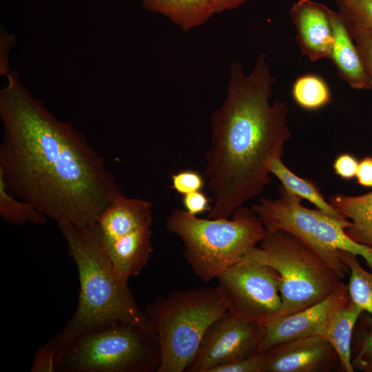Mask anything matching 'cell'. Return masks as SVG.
<instances>
[{"mask_svg":"<svg viewBox=\"0 0 372 372\" xmlns=\"http://www.w3.org/2000/svg\"><path fill=\"white\" fill-rule=\"evenodd\" d=\"M0 92V174L9 191L56 223L87 226L121 193L85 137L34 98L17 74Z\"/></svg>","mask_w":372,"mask_h":372,"instance_id":"1","label":"cell"},{"mask_svg":"<svg viewBox=\"0 0 372 372\" xmlns=\"http://www.w3.org/2000/svg\"><path fill=\"white\" fill-rule=\"evenodd\" d=\"M275 82L265 53L247 75L240 62L230 66L226 97L211 116L205 176L214 199L207 218H229L271 182L269 166L291 136L287 103L270 101Z\"/></svg>","mask_w":372,"mask_h":372,"instance_id":"2","label":"cell"},{"mask_svg":"<svg viewBox=\"0 0 372 372\" xmlns=\"http://www.w3.org/2000/svg\"><path fill=\"white\" fill-rule=\"evenodd\" d=\"M57 225L76 265L80 285L73 316L51 338L58 351L79 334L107 324L123 322L154 327L139 309L127 284L116 274L96 223L87 226Z\"/></svg>","mask_w":372,"mask_h":372,"instance_id":"3","label":"cell"},{"mask_svg":"<svg viewBox=\"0 0 372 372\" xmlns=\"http://www.w3.org/2000/svg\"><path fill=\"white\" fill-rule=\"evenodd\" d=\"M166 227L181 240L186 261L205 282L217 278L267 234L251 208L245 206L227 218H201L176 209L167 218Z\"/></svg>","mask_w":372,"mask_h":372,"instance_id":"4","label":"cell"},{"mask_svg":"<svg viewBox=\"0 0 372 372\" xmlns=\"http://www.w3.org/2000/svg\"><path fill=\"white\" fill-rule=\"evenodd\" d=\"M227 312L218 287L174 291L149 304L161 352L156 371H187L208 329Z\"/></svg>","mask_w":372,"mask_h":372,"instance_id":"5","label":"cell"},{"mask_svg":"<svg viewBox=\"0 0 372 372\" xmlns=\"http://www.w3.org/2000/svg\"><path fill=\"white\" fill-rule=\"evenodd\" d=\"M160 360L154 327L117 322L72 339L58 351L54 371L150 372Z\"/></svg>","mask_w":372,"mask_h":372,"instance_id":"6","label":"cell"},{"mask_svg":"<svg viewBox=\"0 0 372 372\" xmlns=\"http://www.w3.org/2000/svg\"><path fill=\"white\" fill-rule=\"evenodd\" d=\"M243 258L267 265L277 271L282 303L280 316L319 302L343 283L338 273L314 251L284 231H267L260 246Z\"/></svg>","mask_w":372,"mask_h":372,"instance_id":"7","label":"cell"},{"mask_svg":"<svg viewBox=\"0 0 372 372\" xmlns=\"http://www.w3.org/2000/svg\"><path fill=\"white\" fill-rule=\"evenodd\" d=\"M228 312L264 326L280 316L279 276L271 267L242 258L217 278Z\"/></svg>","mask_w":372,"mask_h":372,"instance_id":"8","label":"cell"},{"mask_svg":"<svg viewBox=\"0 0 372 372\" xmlns=\"http://www.w3.org/2000/svg\"><path fill=\"white\" fill-rule=\"evenodd\" d=\"M264 333V326L227 312L208 329L187 371L210 372L219 365L261 353Z\"/></svg>","mask_w":372,"mask_h":372,"instance_id":"9","label":"cell"},{"mask_svg":"<svg viewBox=\"0 0 372 372\" xmlns=\"http://www.w3.org/2000/svg\"><path fill=\"white\" fill-rule=\"evenodd\" d=\"M344 282L331 295L307 308L273 319L264 325L260 352L278 344L311 335H321L335 313L350 301Z\"/></svg>","mask_w":372,"mask_h":372,"instance_id":"10","label":"cell"},{"mask_svg":"<svg viewBox=\"0 0 372 372\" xmlns=\"http://www.w3.org/2000/svg\"><path fill=\"white\" fill-rule=\"evenodd\" d=\"M266 352L263 372H332L340 369L337 353L321 335L291 340Z\"/></svg>","mask_w":372,"mask_h":372,"instance_id":"11","label":"cell"},{"mask_svg":"<svg viewBox=\"0 0 372 372\" xmlns=\"http://www.w3.org/2000/svg\"><path fill=\"white\" fill-rule=\"evenodd\" d=\"M331 9L313 0H297L290 8L301 52L311 61L329 59L333 45Z\"/></svg>","mask_w":372,"mask_h":372,"instance_id":"12","label":"cell"},{"mask_svg":"<svg viewBox=\"0 0 372 372\" xmlns=\"http://www.w3.org/2000/svg\"><path fill=\"white\" fill-rule=\"evenodd\" d=\"M152 220L151 202L127 198L122 192L104 209L96 225L105 242L152 225Z\"/></svg>","mask_w":372,"mask_h":372,"instance_id":"13","label":"cell"},{"mask_svg":"<svg viewBox=\"0 0 372 372\" xmlns=\"http://www.w3.org/2000/svg\"><path fill=\"white\" fill-rule=\"evenodd\" d=\"M151 227H143L114 240L103 241L115 273L124 284L139 274L147 264L153 251Z\"/></svg>","mask_w":372,"mask_h":372,"instance_id":"14","label":"cell"},{"mask_svg":"<svg viewBox=\"0 0 372 372\" xmlns=\"http://www.w3.org/2000/svg\"><path fill=\"white\" fill-rule=\"evenodd\" d=\"M331 20L334 41L330 59L339 76L354 89H371V79L343 17L331 10Z\"/></svg>","mask_w":372,"mask_h":372,"instance_id":"15","label":"cell"},{"mask_svg":"<svg viewBox=\"0 0 372 372\" xmlns=\"http://www.w3.org/2000/svg\"><path fill=\"white\" fill-rule=\"evenodd\" d=\"M329 203L345 218L349 226L345 232L353 241L372 249V191L362 195L338 194Z\"/></svg>","mask_w":372,"mask_h":372,"instance_id":"16","label":"cell"},{"mask_svg":"<svg viewBox=\"0 0 372 372\" xmlns=\"http://www.w3.org/2000/svg\"><path fill=\"white\" fill-rule=\"evenodd\" d=\"M363 311L351 300L333 316L322 336L338 354L340 371L353 372L351 347L353 331Z\"/></svg>","mask_w":372,"mask_h":372,"instance_id":"17","label":"cell"},{"mask_svg":"<svg viewBox=\"0 0 372 372\" xmlns=\"http://www.w3.org/2000/svg\"><path fill=\"white\" fill-rule=\"evenodd\" d=\"M142 7L165 16L183 32L203 25L214 14L209 0H143Z\"/></svg>","mask_w":372,"mask_h":372,"instance_id":"18","label":"cell"},{"mask_svg":"<svg viewBox=\"0 0 372 372\" xmlns=\"http://www.w3.org/2000/svg\"><path fill=\"white\" fill-rule=\"evenodd\" d=\"M269 172L291 194L309 201L317 209L334 218L340 220L347 219L325 200L319 188L312 180L296 175L283 163L281 158L272 161L269 166Z\"/></svg>","mask_w":372,"mask_h":372,"instance_id":"19","label":"cell"},{"mask_svg":"<svg viewBox=\"0 0 372 372\" xmlns=\"http://www.w3.org/2000/svg\"><path fill=\"white\" fill-rule=\"evenodd\" d=\"M339 256L350 272L347 288L351 300L372 319V272L361 266L357 256L341 250Z\"/></svg>","mask_w":372,"mask_h":372,"instance_id":"20","label":"cell"},{"mask_svg":"<svg viewBox=\"0 0 372 372\" xmlns=\"http://www.w3.org/2000/svg\"><path fill=\"white\" fill-rule=\"evenodd\" d=\"M296 103L307 110H316L331 102L330 89L324 79L313 74L299 76L292 87Z\"/></svg>","mask_w":372,"mask_h":372,"instance_id":"21","label":"cell"},{"mask_svg":"<svg viewBox=\"0 0 372 372\" xmlns=\"http://www.w3.org/2000/svg\"><path fill=\"white\" fill-rule=\"evenodd\" d=\"M0 216L8 223L16 225L25 223L43 225L46 223L47 218L32 204L18 200L11 196L1 174Z\"/></svg>","mask_w":372,"mask_h":372,"instance_id":"22","label":"cell"},{"mask_svg":"<svg viewBox=\"0 0 372 372\" xmlns=\"http://www.w3.org/2000/svg\"><path fill=\"white\" fill-rule=\"evenodd\" d=\"M359 320L352 340V365L354 370L372 372V319L362 312Z\"/></svg>","mask_w":372,"mask_h":372,"instance_id":"23","label":"cell"},{"mask_svg":"<svg viewBox=\"0 0 372 372\" xmlns=\"http://www.w3.org/2000/svg\"><path fill=\"white\" fill-rule=\"evenodd\" d=\"M351 35L372 34V0H335Z\"/></svg>","mask_w":372,"mask_h":372,"instance_id":"24","label":"cell"},{"mask_svg":"<svg viewBox=\"0 0 372 372\" xmlns=\"http://www.w3.org/2000/svg\"><path fill=\"white\" fill-rule=\"evenodd\" d=\"M267 352L219 365L210 372H263Z\"/></svg>","mask_w":372,"mask_h":372,"instance_id":"25","label":"cell"},{"mask_svg":"<svg viewBox=\"0 0 372 372\" xmlns=\"http://www.w3.org/2000/svg\"><path fill=\"white\" fill-rule=\"evenodd\" d=\"M172 188L178 194L185 195L200 191L205 185L203 176L194 170L185 169L172 176Z\"/></svg>","mask_w":372,"mask_h":372,"instance_id":"26","label":"cell"},{"mask_svg":"<svg viewBox=\"0 0 372 372\" xmlns=\"http://www.w3.org/2000/svg\"><path fill=\"white\" fill-rule=\"evenodd\" d=\"M57 353V348L54 342L52 339L49 340L36 353L30 368L31 371H54V360Z\"/></svg>","mask_w":372,"mask_h":372,"instance_id":"27","label":"cell"},{"mask_svg":"<svg viewBox=\"0 0 372 372\" xmlns=\"http://www.w3.org/2000/svg\"><path fill=\"white\" fill-rule=\"evenodd\" d=\"M183 205L187 212L195 216L209 211L211 207L209 198L201 191L184 195Z\"/></svg>","mask_w":372,"mask_h":372,"instance_id":"28","label":"cell"},{"mask_svg":"<svg viewBox=\"0 0 372 372\" xmlns=\"http://www.w3.org/2000/svg\"><path fill=\"white\" fill-rule=\"evenodd\" d=\"M358 161L348 153L341 154L336 157L333 167L335 174L344 180H350L356 176Z\"/></svg>","mask_w":372,"mask_h":372,"instance_id":"29","label":"cell"},{"mask_svg":"<svg viewBox=\"0 0 372 372\" xmlns=\"http://www.w3.org/2000/svg\"><path fill=\"white\" fill-rule=\"evenodd\" d=\"M355 41L365 69L372 79V34H356L351 36Z\"/></svg>","mask_w":372,"mask_h":372,"instance_id":"30","label":"cell"},{"mask_svg":"<svg viewBox=\"0 0 372 372\" xmlns=\"http://www.w3.org/2000/svg\"><path fill=\"white\" fill-rule=\"evenodd\" d=\"M355 177L360 185L372 187V156H366L359 161Z\"/></svg>","mask_w":372,"mask_h":372,"instance_id":"31","label":"cell"},{"mask_svg":"<svg viewBox=\"0 0 372 372\" xmlns=\"http://www.w3.org/2000/svg\"><path fill=\"white\" fill-rule=\"evenodd\" d=\"M247 0H209L214 14L235 9L245 3Z\"/></svg>","mask_w":372,"mask_h":372,"instance_id":"32","label":"cell"},{"mask_svg":"<svg viewBox=\"0 0 372 372\" xmlns=\"http://www.w3.org/2000/svg\"><path fill=\"white\" fill-rule=\"evenodd\" d=\"M371 89H372V79H371Z\"/></svg>","mask_w":372,"mask_h":372,"instance_id":"33","label":"cell"}]
</instances>
